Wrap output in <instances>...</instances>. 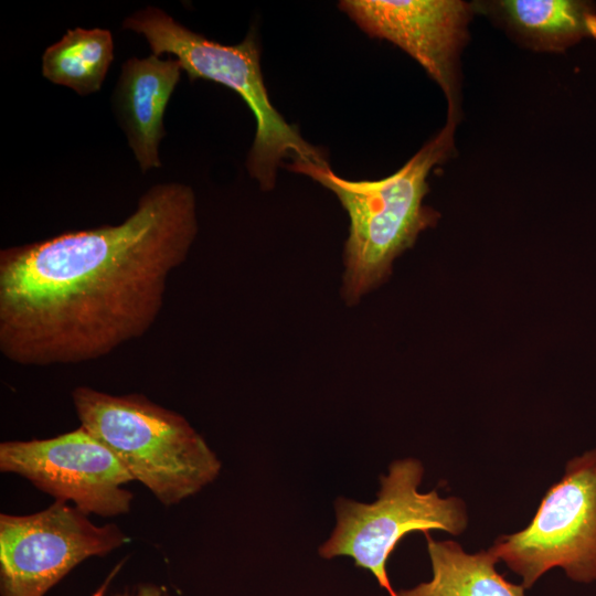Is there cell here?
Instances as JSON below:
<instances>
[{
  "label": "cell",
  "instance_id": "cell-1",
  "mask_svg": "<svg viewBox=\"0 0 596 596\" xmlns=\"http://www.w3.org/2000/svg\"><path fill=\"white\" fill-rule=\"evenodd\" d=\"M199 230L195 195L158 183L124 222L0 253V352L21 365L76 364L141 338Z\"/></svg>",
  "mask_w": 596,
  "mask_h": 596
},
{
  "label": "cell",
  "instance_id": "cell-2",
  "mask_svg": "<svg viewBox=\"0 0 596 596\" xmlns=\"http://www.w3.org/2000/svg\"><path fill=\"white\" fill-rule=\"evenodd\" d=\"M456 126L446 123L398 170L379 180H348L328 163L287 166L332 191L349 215L342 285L348 305L384 281L393 260L413 246L421 232L437 223L439 213L423 200L429 191V173L454 151Z\"/></svg>",
  "mask_w": 596,
  "mask_h": 596
},
{
  "label": "cell",
  "instance_id": "cell-3",
  "mask_svg": "<svg viewBox=\"0 0 596 596\" xmlns=\"http://www.w3.org/2000/svg\"><path fill=\"white\" fill-rule=\"evenodd\" d=\"M72 400L81 427L162 504L181 502L219 476L220 459L179 413L141 394L113 395L88 386L75 387Z\"/></svg>",
  "mask_w": 596,
  "mask_h": 596
},
{
  "label": "cell",
  "instance_id": "cell-4",
  "mask_svg": "<svg viewBox=\"0 0 596 596\" xmlns=\"http://www.w3.org/2000/svg\"><path fill=\"white\" fill-rule=\"evenodd\" d=\"M125 30L142 35L152 54L177 58L190 81L207 79L237 93L256 119V134L246 167L265 191L272 190L283 160L291 163H328L323 152L308 143L273 106L260 68V50L251 30L235 45L206 39L160 8L148 6L123 21Z\"/></svg>",
  "mask_w": 596,
  "mask_h": 596
},
{
  "label": "cell",
  "instance_id": "cell-5",
  "mask_svg": "<svg viewBox=\"0 0 596 596\" xmlns=\"http://www.w3.org/2000/svg\"><path fill=\"white\" fill-rule=\"evenodd\" d=\"M423 464L416 458L394 460L380 477L375 501L358 502L340 497L334 502L336 526L319 547L326 560L353 558L356 566L370 571L390 596H397L387 576L386 564L397 543L409 532L440 530L461 534L468 525L466 503L441 498L436 490L419 492Z\"/></svg>",
  "mask_w": 596,
  "mask_h": 596
},
{
  "label": "cell",
  "instance_id": "cell-6",
  "mask_svg": "<svg viewBox=\"0 0 596 596\" xmlns=\"http://www.w3.org/2000/svg\"><path fill=\"white\" fill-rule=\"evenodd\" d=\"M530 588L554 567L578 583L596 581V449L568 460L530 524L489 549Z\"/></svg>",
  "mask_w": 596,
  "mask_h": 596
},
{
  "label": "cell",
  "instance_id": "cell-7",
  "mask_svg": "<svg viewBox=\"0 0 596 596\" xmlns=\"http://www.w3.org/2000/svg\"><path fill=\"white\" fill-rule=\"evenodd\" d=\"M127 541L117 525H96L66 502L29 515L1 513L0 594L44 596L81 562Z\"/></svg>",
  "mask_w": 596,
  "mask_h": 596
},
{
  "label": "cell",
  "instance_id": "cell-8",
  "mask_svg": "<svg viewBox=\"0 0 596 596\" xmlns=\"http://www.w3.org/2000/svg\"><path fill=\"white\" fill-rule=\"evenodd\" d=\"M0 470L28 479L55 501L102 517L128 513L134 481L118 458L83 427L46 439L0 444Z\"/></svg>",
  "mask_w": 596,
  "mask_h": 596
},
{
  "label": "cell",
  "instance_id": "cell-9",
  "mask_svg": "<svg viewBox=\"0 0 596 596\" xmlns=\"http://www.w3.org/2000/svg\"><path fill=\"white\" fill-rule=\"evenodd\" d=\"M340 9L370 36L392 42L441 88L446 123L461 115L460 55L475 6L461 0H343Z\"/></svg>",
  "mask_w": 596,
  "mask_h": 596
},
{
  "label": "cell",
  "instance_id": "cell-10",
  "mask_svg": "<svg viewBox=\"0 0 596 596\" xmlns=\"http://www.w3.org/2000/svg\"><path fill=\"white\" fill-rule=\"evenodd\" d=\"M177 58L130 57L121 65L111 102L135 159L145 173L160 168L159 145L166 136L164 113L181 77Z\"/></svg>",
  "mask_w": 596,
  "mask_h": 596
},
{
  "label": "cell",
  "instance_id": "cell-11",
  "mask_svg": "<svg viewBox=\"0 0 596 596\" xmlns=\"http://www.w3.org/2000/svg\"><path fill=\"white\" fill-rule=\"evenodd\" d=\"M475 6L530 50L561 52L585 39L596 40V6L590 1L497 0Z\"/></svg>",
  "mask_w": 596,
  "mask_h": 596
},
{
  "label": "cell",
  "instance_id": "cell-12",
  "mask_svg": "<svg viewBox=\"0 0 596 596\" xmlns=\"http://www.w3.org/2000/svg\"><path fill=\"white\" fill-rule=\"evenodd\" d=\"M430 558L432 579L397 596H524L523 585L507 581L496 568L499 560L490 550L467 553L455 541H435L424 533Z\"/></svg>",
  "mask_w": 596,
  "mask_h": 596
},
{
  "label": "cell",
  "instance_id": "cell-13",
  "mask_svg": "<svg viewBox=\"0 0 596 596\" xmlns=\"http://www.w3.org/2000/svg\"><path fill=\"white\" fill-rule=\"evenodd\" d=\"M113 60L114 41L109 30L70 29L44 51L42 75L86 96L100 89Z\"/></svg>",
  "mask_w": 596,
  "mask_h": 596
},
{
  "label": "cell",
  "instance_id": "cell-14",
  "mask_svg": "<svg viewBox=\"0 0 596 596\" xmlns=\"http://www.w3.org/2000/svg\"><path fill=\"white\" fill-rule=\"evenodd\" d=\"M114 596H168L167 592L152 584H146L138 587L135 593L124 592Z\"/></svg>",
  "mask_w": 596,
  "mask_h": 596
},
{
  "label": "cell",
  "instance_id": "cell-15",
  "mask_svg": "<svg viewBox=\"0 0 596 596\" xmlns=\"http://www.w3.org/2000/svg\"><path fill=\"white\" fill-rule=\"evenodd\" d=\"M123 562L118 563L113 570L111 572L108 574V576L106 577V579L104 581V583L98 587V589L92 595V596H105L106 594V590L108 588V586L110 585L111 581L114 579V577L117 575V573L120 571L121 566H123Z\"/></svg>",
  "mask_w": 596,
  "mask_h": 596
}]
</instances>
